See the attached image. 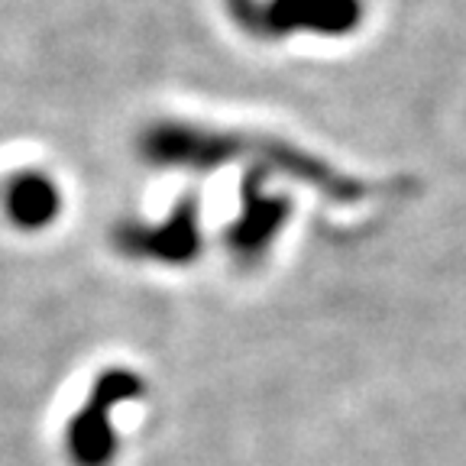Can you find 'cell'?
<instances>
[{"instance_id": "cell-1", "label": "cell", "mask_w": 466, "mask_h": 466, "mask_svg": "<svg viewBox=\"0 0 466 466\" xmlns=\"http://www.w3.org/2000/svg\"><path fill=\"white\" fill-rule=\"evenodd\" d=\"M146 392L143 379L127 366H110L91 382L87 399L66 424V457L72 466H114L120 453L114 411Z\"/></svg>"}, {"instance_id": "cell-2", "label": "cell", "mask_w": 466, "mask_h": 466, "mask_svg": "<svg viewBox=\"0 0 466 466\" xmlns=\"http://www.w3.org/2000/svg\"><path fill=\"white\" fill-rule=\"evenodd\" d=\"M139 159L156 168H185V172H214L224 162L240 159L253 143L233 130L191 124V120H156L137 139Z\"/></svg>"}, {"instance_id": "cell-3", "label": "cell", "mask_w": 466, "mask_h": 466, "mask_svg": "<svg viewBox=\"0 0 466 466\" xmlns=\"http://www.w3.org/2000/svg\"><path fill=\"white\" fill-rule=\"evenodd\" d=\"M233 20L262 39L314 33V36H347L360 26L363 0H230Z\"/></svg>"}, {"instance_id": "cell-4", "label": "cell", "mask_w": 466, "mask_h": 466, "mask_svg": "<svg viewBox=\"0 0 466 466\" xmlns=\"http://www.w3.org/2000/svg\"><path fill=\"white\" fill-rule=\"evenodd\" d=\"M114 247L133 262L191 266L201 256V218L195 198H178L162 220H133L114 230Z\"/></svg>"}, {"instance_id": "cell-5", "label": "cell", "mask_w": 466, "mask_h": 466, "mask_svg": "<svg viewBox=\"0 0 466 466\" xmlns=\"http://www.w3.org/2000/svg\"><path fill=\"white\" fill-rule=\"evenodd\" d=\"M289 214H291L289 198L269 195V191L262 188L259 175L249 172L247 182H243L240 214H237V220L224 233V249L233 266L253 269L256 262H262V256L269 253V247L276 243Z\"/></svg>"}, {"instance_id": "cell-6", "label": "cell", "mask_w": 466, "mask_h": 466, "mask_svg": "<svg viewBox=\"0 0 466 466\" xmlns=\"http://www.w3.org/2000/svg\"><path fill=\"white\" fill-rule=\"evenodd\" d=\"M0 208L16 230L39 233L56 224L62 214V188L52 175L39 172V168H20L4 182Z\"/></svg>"}, {"instance_id": "cell-7", "label": "cell", "mask_w": 466, "mask_h": 466, "mask_svg": "<svg viewBox=\"0 0 466 466\" xmlns=\"http://www.w3.org/2000/svg\"><path fill=\"white\" fill-rule=\"evenodd\" d=\"M253 153L259 162L279 168V172H289L291 178H299V182H305V185H314L320 195L337 198V201H357V198L366 195L363 185H357L353 178H343L340 172H334L330 166H324V162L314 159V156L301 153L295 146L282 143V139H269V137L253 139Z\"/></svg>"}]
</instances>
